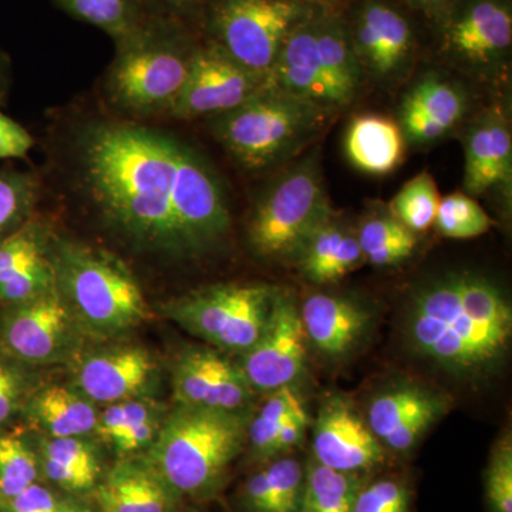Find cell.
<instances>
[{
  "instance_id": "6da1fadb",
  "label": "cell",
  "mask_w": 512,
  "mask_h": 512,
  "mask_svg": "<svg viewBox=\"0 0 512 512\" xmlns=\"http://www.w3.org/2000/svg\"><path fill=\"white\" fill-rule=\"evenodd\" d=\"M80 161L100 210L141 244L194 255L227 234L220 181L175 138L133 124H94L80 143Z\"/></svg>"
},
{
  "instance_id": "7a4b0ae2",
  "label": "cell",
  "mask_w": 512,
  "mask_h": 512,
  "mask_svg": "<svg viewBox=\"0 0 512 512\" xmlns=\"http://www.w3.org/2000/svg\"><path fill=\"white\" fill-rule=\"evenodd\" d=\"M404 336L414 355L450 375L485 377L510 350V299L490 278L473 272L431 279L410 298Z\"/></svg>"
},
{
  "instance_id": "3957f363",
  "label": "cell",
  "mask_w": 512,
  "mask_h": 512,
  "mask_svg": "<svg viewBox=\"0 0 512 512\" xmlns=\"http://www.w3.org/2000/svg\"><path fill=\"white\" fill-rule=\"evenodd\" d=\"M245 436L242 413L178 404L153 440L150 467L177 493H210L238 456Z\"/></svg>"
},
{
  "instance_id": "277c9868",
  "label": "cell",
  "mask_w": 512,
  "mask_h": 512,
  "mask_svg": "<svg viewBox=\"0 0 512 512\" xmlns=\"http://www.w3.org/2000/svg\"><path fill=\"white\" fill-rule=\"evenodd\" d=\"M116 45L107 79L110 100L134 116L170 113L195 52L177 23L151 13L136 32Z\"/></svg>"
},
{
  "instance_id": "5b68a950",
  "label": "cell",
  "mask_w": 512,
  "mask_h": 512,
  "mask_svg": "<svg viewBox=\"0 0 512 512\" xmlns=\"http://www.w3.org/2000/svg\"><path fill=\"white\" fill-rule=\"evenodd\" d=\"M328 110L266 80L237 109L217 116L215 136L239 164L261 170L302 146Z\"/></svg>"
},
{
  "instance_id": "8992f818",
  "label": "cell",
  "mask_w": 512,
  "mask_h": 512,
  "mask_svg": "<svg viewBox=\"0 0 512 512\" xmlns=\"http://www.w3.org/2000/svg\"><path fill=\"white\" fill-rule=\"evenodd\" d=\"M76 312L94 330L113 333L148 318L143 292L119 259L82 245H63L52 262Z\"/></svg>"
},
{
  "instance_id": "52a82bcc",
  "label": "cell",
  "mask_w": 512,
  "mask_h": 512,
  "mask_svg": "<svg viewBox=\"0 0 512 512\" xmlns=\"http://www.w3.org/2000/svg\"><path fill=\"white\" fill-rule=\"evenodd\" d=\"M330 217L322 175L315 158L309 157L265 192L249 224V241L259 255L295 258L303 242Z\"/></svg>"
},
{
  "instance_id": "ba28073f",
  "label": "cell",
  "mask_w": 512,
  "mask_h": 512,
  "mask_svg": "<svg viewBox=\"0 0 512 512\" xmlns=\"http://www.w3.org/2000/svg\"><path fill=\"white\" fill-rule=\"evenodd\" d=\"M276 288L221 285L192 293L170 306V316L215 348L245 353L264 329Z\"/></svg>"
},
{
  "instance_id": "9c48e42d",
  "label": "cell",
  "mask_w": 512,
  "mask_h": 512,
  "mask_svg": "<svg viewBox=\"0 0 512 512\" xmlns=\"http://www.w3.org/2000/svg\"><path fill=\"white\" fill-rule=\"evenodd\" d=\"M299 16L301 8L292 0H222L214 26L228 56L268 76Z\"/></svg>"
},
{
  "instance_id": "30bf717a",
  "label": "cell",
  "mask_w": 512,
  "mask_h": 512,
  "mask_svg": "<svg viewBox=\"0 0 512 512\" xmlns=\"http://www.w3.org/2000/svg\"><path fill=\"white\" fill-rule=\"evenodd\" d=\"M306 339L301 311L289 292L276 289L271 312L258 340L242 353V373L258 392L292 386L302 375Z\"/></svg>"
},
{
  "instance_id": "8fae6325",
  "label": "cell",
  "mask_w": 512,
  "mask_h": 512,
  "mask_svg": "<svg viewBox=\"0 0 512 512\" xmlns=\"http://www.w3.org/2000/svg\"><path fill=\"white\" fill-rule=\"evenodd\" d=\"M268 76L235 62L220 46L195 49L190 70L171 116L192 120L221 116L254 96Z\"/></svg>"
},
{
  "instance_id": "7c38bea8",
  "label": "cell",
  "mask_w": 512,
  "mask_h": 512,
  "mask_svg": "<svg viewBox=\"0 0 512 512\" xmlns=\"http://www.w3.org/2000/svg\"><path fill=\"white\" fill-rule=\"evenodd\" d=\"M74 323L67 303L55 291L12 305L0 330L10 356L28 363H49L72 348Z\"/></svg>"
},
{
  "instance_id": "4fadbf2b",
  "label": "cell",
  "mask_w": 512,
  "mask_h": 512,
  "mask_svg": "<svg viewBox=\"0 0 512 512\" xmlns=\"http://www.w3.org/2000/svg\"><path fill=\"white\" fill-rule=\"evenodd\" d=\"M447 409V399L440 393L420 384H397L373 397L366 423L384 450L407 453Z\"/></svg>"
},
{
  "instance_id": "5bb4252c",
  "label": "cell",
  "mask_w": 512,
  "mask_h": 512,
  "mask_svg": "<svg viewBox=\"0 0 512 512\" xmlns=\"http://www.w3.org/2000/svg\"><path fill=\"white\" fill-rule=\"evenodd\" d=\"M312 448L318 463L342 473L372 470L384 460V448L375 434L352 404L339 396L320 406Z\"/></svg>"
},
{
  "instance_id": "9a60e30c",
  "label": "cell",
  "mask_w": 512,
  "mask_h": 512,
  "mask_svg": "<svg viewBox=\"0 0 512 512\" xmlns=\"http://www.w3.org/2000/svg\"><path fill=\"white\" fill-rule=\"evenodd\" d=\"M178 404L242 413L252 399L241 367L210 349H191L181 355L174 370ZM244 414V413H242Z\"/></svg>"
},
{
  "instance_id": "2e32d148",
  "label": "cell",
  "mask_w": 512,
  "mask_h": 512,
  "mask_svg": "<svg viewBox=\"0 0 512 512\" xmlns=\"http://www.w3.org/2000/svg\"><path fill=\"white\" fill-rule=\"evenodd\" d=\"M268 82L325 109L350 103L326 72L312 29H293L289 33L268 73Z\"/></svg>"
},
{
  "instance_id": "e0dca14e",
  "label": "cell",
  "mask_w": 512,
  "mask_h": 512,
  "mask_svg": "<svg viewBox=\"0 0 512 512\" xmlns=\"http://www.w3.org/2000/svg\"><path fill=\"white\" fill-rule=\"evenodd\" d=\"M55 284V268L30 225L0 239V302H29L55 291Z\"/></svg>"
},
{
  "instance_id": "ac0fdd59",
  "label": "cell",
  "mask_w": 512,
  "mask_h": 512,
  "mask_svg": "<svg viewBox=\"0 0 512 512\" xmlns=\"http://www.w3.org/2000/svg\"><path fill=\"white\" fill-rule=\"evenodd\" d=\"M299 311L306 339L333 359L349 355L369 328V312L340 296L316 293L303 302Z\"/></svg>"
},
{
  "instance_id": "d6986e66",
  "label": "cell",
  "mask_w": 512,
  "mask_h": 512,
  "mask_svg": "<svg viewBox=\"0 0 512 512\" xmlns=\"http://www.w3.org/2000/svg\"><path fill=\"white\" fill-rule=\"evenodd\" d=\"M154 363L146 350L119 348L87 357L77 370V384L93 402L117 403L140 392Z\"/></svg>"
},
{
  "instance_id": "ffe728a7",
  "label": "cell",
  "mask_w": 512,
  "mask_h": 512,
  "mask_svg": "<svg viewBox=\"0 0 512 512\" xmlns=\"http://www.w3.org/2000/svg\"><path fill=\"white\" fill-rule=\"evenodd\" d=\"M511 173L510 130L503 117L493 113L476 124L468 136L464 188L471 195L484 194L510 183Z\"/></svg>"
},
{
  "instance_id": "44dd1931",
  "label": "cell",
  "mask_w": 512,
  "mask_h": 512,
  "mask_svg": "<svg viewBox=\"0 0 512 512\" xmlns=\"http://www.w3.org/2000/svg\"><path fill=\"white\" fill-rule=\"evenodd\" d=\"M303 275L315 284H330L352 272L363 259L357 237L329 220L309 235L295 255Z\"/></svg>"
},
{
  "instance_id": "7402d4cb",
  "label": "cell",
  "mask_w": 512,
  "mask_h": 512,
  "mask_svg": "<svg viewBox=\"0 0 512 512\" xmlns=\"http://www.w3.org/2000/svg\"><path fill=\"white\" fill-rule=\"evenodd\" d=\"M345 150L350 163L363 173H392L403 157V133L392 120L366 114L350 123Z\"/></svg>"
},
{
  "instance_id": "603a6c76",
  "label": "cell",
  "mask_w": 512,
  "mask_h": 512,
  "mask_svg": "<svg viewBox=\"0 0 512 512\" xmlns=\"http://www.w3.org/2000/svg\"><path fill=\"white\" fill-rule=\"evenodd\" d=\"M168 490L153 468L124 463L100 485L97 498L104 512H171Z\"/></svg>"
},
{
  "instance_id": "cb8c5ba5",
  "label": "cell",
  "mask_w": 512,
  "mask_h": 512,
  "mask_svg": "<svg viewBox=\"0 0 512 512\" xmlns=\"http://www.w3.org/2000/svg\"><path fill=\"white\" fill-rule=\"evenodd\" d=\"M360 52L379 74L397 69L410 49V28L406 20L383 5L369 6L359 30Z\"/></svg>"
},
{
  "instance_id": "d4e9b609",
  "label": "cell",
  "mask_w": 512,
  "mask_h": 512,
  "mask_svg": "<svg viewBox=\"0 0 512 512\" xmlns=\"http://www.w3.org/2000/svg\"><path fill=\"white\" fill-rule=\"evenodd\" d=\"M510 12L494 2H480L458 20L450 32V42L460 55L471 60H487L511 45Z\"/></svg>"
},
{
  "instance_id": "484cf974",
  "label": "cell",
  "mask_w": 512,
  "mask_h": 512,
  "mask_svg": "<svg viewBox=\"0 0 512 512\" xmlns=\"http://www.w3.org/2000/svg\"><path fill=\"white\" fill-rule=\"evenodd\" d=\"M305 468L295 458L275 460L245 485L244 501L251 512H298Z\"/></svg>"
},
{
  "instance_id": "4316f807",
  "label": "cell",
  "mask_w": 512,
  "mask_h": 512,
  "mask_svg": "<svg viewBox=\"0 0 512 512\" xmlns=\"http://www.w3.org/2000/svg\"><path fill=\"white\" fill-rule=\"evenodd\" d=\"M32 414L52 437H79L96 429L99 414L89 400L66 387H49L33 400Z\"/></svg>"
},
{
  "instance_id": "83f0119b",
  "label": "cell",
  "mask_w": 512,
  "mask_h": 512,
  "mask_svg": "<svg viewBox=\"0 0 512 512\" xmlns=\"http://www.w3.org/2000/svg\"><path fill=\"white\" fill-rule=\"evenodd\" d=\"M360 490L359 474L332 470L313 458L305 468L298 512H353Z\"/></svg>"
},
{
  "instance_id": "f1b7e54d",
  "label": "cell",
  "mask_w": 512,
  "mask_h": 512,
  "mask_svg": "<svg viewBox=\"0 0 512 512\" xmlns=\"http://www.w3.org/2000/svg\"><path fill=\"white\" fill-rule=\"evenodd\" d=\"M59 8L80 22L96 26L119 43L151 15L144 0H56Z\"/></svg>"
},
{
  "instance_id": "f546056e",
  "label": "cell",
  "mask_w": 512,
  "mask_h": 512,
  "mask_svg": "<svg viewBox=\"0 0 512 512\" xmlns=\"http://www.w3.org/2000/svg\"><path fill=\"white\" fill-rule=\"evenodd\" d=\"M357 242L363 259L376 266L399 264L416 248V234L393 215L369 218L360 228Z\"/></svg>"
},
{
  "instance_id": "4dcf8cb0",
  "label": "cell",
  "mask_w": 512,
  "mask_h": 512,
  "mask_svg": "<svg viewBox=\"0 0 512 512\" xmlns=\"http://www.w3.org/2000/svg\"><path fill=\"white\" fill-rule=\"evenodd\" d=\"M466 109L461 93L439 77H426L407 94L402 116H416L436 124L444 131L456 126Z\"/></svg>"
},
{
  "instance_id": "1f68e13d",
  "label": "cell",
  "mask_w": 512,
  "mask_h": 512,
  "mask_svg": "<svg viewBox=\"0 0 512 512\" xmlns=\"http://www.w3.org/2000/svg\"><path fill=\"white\" fill-rule=\"evenodd\" d=\"M440 204L439 188L430 173L424 171L403 185L390 202L392 215L404 227L417 234L433 227Z\"/></svg>"
},
{
  "instance_id": "d6a6232c",
  "label": "cell",
  "mask_w": 512,
  "mask_h": 512,
  "mask_svg": "<svg viewBox=\"0 0 512 512\" xmlns=\"http://www.w3.org/2000/svg\"><path fill=\"white\" fill-rule=\"evenodd\" d=\"M494 222L478 202L463 192L440 198L434 227L443 237L470 239L490 231Z\"/></svg>"
},
{
  "instance_id": "836d02e7",
  "label": "cell",
  "mask_w": 512,
  "mask_h": 512,
  "mask_svg": "<svg viewBox=\"0 0 512 512\" xmlns=\"http://www.w3.org/2000/svg\"><path fill=\"white\" fill-rule=\"evenodd\" d=\"M303 406L301 396L292 386L274 390L264 406L252 420L248 429L249 441L255 453L268 458L269 451L274 446L276 437L282 427L299 407Z\"/></svg>"
},
{
  "instance_id": "e575fe53",
  "label": "cell",
  "mask_w": 512,
  "mask_h": 512,
  "mask_svg": "<svg viewBox=\"0 0 512 512\" xmlns=\"http://www.w3.org/2000/svg\"><path fill=\"white\" fill-rule=\"evenodd\" d=\"M37 198V181L22 171H0V239L25 225Z\"/></svg>"
},
{
  "instance_id": "d590c367",
  "label": "cell",
  "mask_w": 512,
  "mask_h": 512,
  "mask_svg": "<svg viewBox=\"0 0 512 512\" xmlns=\"http://www.w3.org/2000/svg\"><path fill=\"white\" fill-rule=\"evenodd\" d=\"M35 454L16 436H0V505L36 483Z\"/></svg>"
},
{
  "instance_id": "8d00e7d4",
  "label": "cell",
  "mask_w": 512,
  "mask_h": 512,
  "mask_svg": "<svg viewBox=\"0 0 512 512\" xmlns=\"http://www.w3.org/2000/svg\"><path fill=\"white\" fill-rule=\"evenodd\" d=\"M485 493L491 512H512V440L510 431L495 443L487 474Z\"/></svg>"
},
{
  "instance_id": "74e56055",
  "label": "cell",
  "mask_w": 512,
  "mask_h": 512,
  "mask_svg": "<svg viewBox=\"0 0 512 512\" xmlns=\"http://www.w3.org/2000/svg\"><path fill=\"white\" fill-rule=\"evenodd\" d=\"M409 488L402 481L384 478L367 485L357 494L353 512H407Z\"/></svg>"
},
{
  "instance_id": "f35d334b",
  "label": "cell",
  "mask_w": 512,
  "mask_h": 512,
  "mask_svg": "<svg viewBox=\"0 0 512 512\" xmlns=\"http://www.w3.org/2000/svg\"><path fill=\"white\" fill-rule=\"evenodd\" d=\"M43 457L53 458L59 463L76 468L87 476L99 477V463L92 448L79 437H52L45 444Z\"/></svg>"
},
{
  "instance_id": "ab89813d",
  "label": "cell",
  "mask_w": 512,
  "mask_h": 512,
  "mask_svg": "<svg viewBox=\"0 0 512 512\" xmlns=\"http://www.w3.org/2000/svg\"><path fill=\"white\" fill-rule=\"evenodd\" d=\"M154 416V410L144 402H130V400H123L110 404L106 410L99 416L97 421L96 430L103 439L113 443L117 437L123 434L131 424L138 423L151 419Z\"/></svg>"
},
{
  "instance_id": "60d3db41",
  "label": "cell",
  "mask_w": 512,
  "mask_h": 512,
  "mask_svg": "<svg viewBox=\"0 0 512 512\" xmlns=\"http://www.w3.org/2000/svg\"><path fill=\"white\" fill-rule=\"evenodd\" d=\"M33 138L26 128L0 111V160L28 157Z\"/></svg>"
},
{
  "instance_id": "b9f144b4",
  "label": "cell",
  "mask_w": 512,
  "mask_h": 512,
  "mask_svg": "<svg viewBox=\"0 0 512 512\" xmlns=\"http://www.w3.org/2000/svg\"><path fill=\"white\" fill-rule=\"evenodd\" d=\"M2 512H59L55 495L40 484L30 485L8 503L0 505Z\"/></svg>"
},
{
  "instance_id": "7bdbcfd3",
  "label": "cell",
  "mask_w": 512,
  "mask_h": 512,
  "mask_svg": "<svg viewBox=\"0 0 512 512\" xmlns=\"http://www.w3.org/2000/svg\"><path fill=\"white\" fill-rule=\"evenodd\" d=\"M23 383L12 367L0 363V424L9 419L22 397Z\"/></svg>"
},
{
  "instance_id": "ee69618b",
  "label": "cell",
  "mask_w": 512,
  "mask_h": 512,
  "mask_svg": "<svg viewBox=\"0 0 512 512\" xmlns=\"http://www.w3.org/2000/svg\"><path fill=\"white\" fill-rule=\"evenodd\" d=\"M43 468H45V473L50 480L55 481L60 487L67 488V490H87L96 483V478L87 476L76 468L59 463L53 458L43 457Z\"/></svg>"
},
{
  "instance_id": "f6af8a7d",
  "label": "cell",
  "mask_w": 512,
  "mask_h": 512,
  "mask_svg": "<svg viewBox=\"0 0 512 512\" xmlns=\"http://www.w3.org/2000/svg\"><path fill=\"white\" fill-rule=\"evenodd\" d=\"M308 413H306L305 406L299 407L295 413L289 417L285 426L282 427L281 433L276 437L274 446L269 451V457L281 456L291 451L293 447L298 446L299 441L302 440L305 434L306 426H308Z\"/></svg>"
},
{
  "instance_id": "bcb514c9",
  "label": "cell",
  "mask_w": 512,
  "mask_h": 512,
  "mask_svg": "<svg viewBox=\"0 0 512 512\" xmlns=\"http://www.w3.org/2000/svg\"><path fill=\"white\" fill-rule=\"evenodd\" d=\"M158 430H160V427H158L156 417L138 421V423L128 426L123 434L113 441V444L120 453H130V451L138 450V448L146 446L148 443H153Z\"/></svg>"
},
{
  "instance_id": "7dc6e473",
  "label": "cell",
  "mask_w": 512,
  "mask_h": 512,
  "mask_svg": "<svg viewBox=\"0 0 512 512\" xmlns=\"http://www.w3.org/2000/svg\"><path fill=\"white\" fill-rule=\"evenodd\" d=\"M148 10L156 15H163L165 13H174L178 10H183L185 6L190 5L192 0H144Z\"/></svg>"
},
{
  "instance_id": "c3c4849f",
  "label": "cell",
  "mask_w": 512,
  "mask_h": 512,
  "mask_svg": "<svg viewBox=\"0 0 512 512\" xmlns=\"http://www.w3.org/2000/svg\"><path fill=\"white\" fill-rule=\"evenodd\" d=\"M59 512H84V511L74 510V508H62V507H60Z\"/></svg>"
},
{
  "instance_id": "681fc988",
  "label": "cell",
  "mask_w": 512,
  "mask_h": 512,
  "mask_svg": "<svg viewBox=\"0 0 512 512\" xmlns=\"http://www.w3.org/2000/svg\"><path fill=\"white\" fill-rule=\"evenodd\" d=\"M423 2H437V0H423Z\"/></svg>"
},
{
  "instance_id": "f907efd6",
  "label": "cell",
  "mask_w": 512,
  "mask_h": 512,
  "mask_svg": "<svg viewBox=\"0 0 512 512\" xmlns=\"http://www.w3.org/2000/svg\"><path fill=\"white\" fill-rule=\"evenodd\" d=\"M0 512H2V510H0Z\"/></svg>"
}]
</instances>
